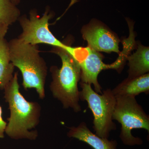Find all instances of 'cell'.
I'll return each mask as SVG.
<instances>
[{
    "mask_svg": "<svg viewBox=\"0 0 149 149\" xmlns=\"http://www.w3.org/2000/svg\"><path fill=\"white\" fill-rule=\"evenodd\" d=\"M2 110V108L0 105V139L4 138V133H5L7 123L3 119Z\"/></svg>",
    "mask_w": 149,
    "mask_h": 149,
    "instance_id": "5bb4252c",
    "label": "cell"
},
{
    "mask_svg": "<svg viewBox=\"0 0 149 149\" xmlns=\"http://www.w3.org/2000/svg\"><path fill=\"white\" fill-rule=\"evenodd\" d=\"M8 26L0 22V39L5 37L8 32Z\"/></svg>",
    "mask_w": 149,
    "mask_h": 149,
    "instance_id": "9a60e30c",
    "label": "cell"
},
{
    "mask_svg": "<svg viewBox=\"0 0 149 149\" xmlns=\"http://www.w3.org/2000/svg\"><path fill=\"white\" fill-rule=\"evenodd\" d=\"M53 16V13H49L47 8L42 17L35 10L30 11L29 18L24 15L20 16L18 20L22 31L18 39L23 42L35 45L45 44L66 48L67 45L56 39L49 29V20Z\"/></svg>",
    "mask_w": 149,
    "mask_h": 149,
    "instance_id": "8992f818",
    "label": "cell"
},
{
    "mask_svg": "<svg viewBox=\"0 0 149 149\" xmlns=\"http://www.w3.org/2000/svg\"><path fill=\"white\" fill-rule=\"evenodd\" d=\"M18 73L4 88V98L8 104L10 116L5 133L15 140H35L38 136L35 128L40 122L41 107L38 102L27 101L19 92Z\"/></svg>",
    "mask_w": 149,
    "mask_h": 149,
    "instance_id": "6da1fadb",
    "label": "cell"
},
{
    "mask_svg": "<svg viewBox=\"0 0 149 149\" xmlns=\"http://www.w3.org/2000/svg\"><path fill=\"white\" fill-rule=\"evenodd\" d=\"M20 17V11L10 0H0V22L9 26Z\"/></svg>",
    "mask_w": 149,
    "mask_h": 149,
    "instance_id": "4fadbf2b",
    "label": "cell"
},
{
    "mask_svg": "<svg viewBox=\"0 0 149 149\" xmlns=\"http://www.w3.org/2000/svg\"><path fill=\"white\" fill-rule=\"evenodd\" d=\"M68 136L85 142L94 149H116V141H109L108 139L99 137L91 132L84 122L77 127L70 128Z\"/></svg>",
    "mask_w": 149,
    "mask_h": 149,
    "instance_id": "9c48e42d",
    "label": "cell"
},
{
    "mask_svg": "<svg viewBox=\"0 0 149 149\" xmlns=\"http://www.w3.org/2000/svg\"><path fill=\"white\" fill-rule=\"evenodd\" d=\"M82 91L80 92V99L88 102V107L94 116V130L100 138L108 139L111 130L116 129L113 122L116 97L112 91L107 89L102 95H99L91 88L90 84L80 83Z\"/></svg>",
    "mask_w": 149,
    "mask_h": 149,
    "instance_id": "277c9868",
    "label": "cell"
},
{
    "mask_svg": "<svg viewBox=\"0 0 149 149\" xmlns=\"http://www.w3.org/2000/svg\"><path fill=\"white\" fill-rule=\"evenodd\" d=\"M68 50L74 56L80 64L82 83L93 84L96 93H101L102 88L98 82L99 73L103 70L118 69L122 64L117 60L110 65L105 64L103 57L100 53L88 47L85 48H72L69 46Z\"/></svg>",
    "mask_w": 149,
    "mask_h": 149,
    "instance_id": "52a82bcc",
    "label": "cell"
},
{
    "mask_svg": "<svg viewBox=\"0 0 149 149\" xmlns=\"http://www.w3.org/2000/svg\"><path fill=\"white\" fill-rule=\"evenodd\" d=\"M129 61L128 78L139 77L148 72L149 49L148 47L139 45L136 52L127 57Z\"/></svg>",
    "mask_w": 149,
    "mask_h": 149,
    "instance_id": "8fae6325",
    "label": "cell"
},
{
    "mask_svg": "<svg viewBox=\"0 0 149 149\" xmlns=\"http://www.w3.org/2000/svg\"><path fill=\"white\" fill-rule=\"evenodd\" d=\"M68 47H54L53 49L61 58L62 66L60 69L56 66L51 68L53 80L50 90L54 97L61 102L64 108H71L78 112L81 110L78 88L81 69L79 62L68 50Z\"/></svg>",
    "mask_w": 149,
    "mask_h": 149,
    "instance_id": "7a4b0ae2",
    "label": "cell"
},
{
    "mask_svg": "<svg viewBox=\"0 0 149 149\" xmlns=\"http://www.w3.org/2000/svg\"><path fill=\"white\" fill-rule=\"evenodd\" d=\"M113 120L121 124L120 137L123 143L128 146L141 145V139L136 138L131 134L133 129L143 128L149 132V118L141 106L138 103L136 97L132 96H118Z\"/></svg>",
    "mask_w": 149,
    "mask_h": 149,
    "instance_id": "5b68a950",
    "label": "cell"
},
{
    "mask_svg": "<svg viewBox=\"0 0 149 149\" xmlns=\"http://www.w3.org/2000/svg\"><path fill=\"white\" fill-rule=\"evenodd\" d=\"M8 45L11 61L22 74L23 87L25 90L35 88L40 98L44 99L48 68L37 45L23 42L18 38L10 40Z\"/></svg>",
    "mask_w": 149,
    "mask_h": 149,
    "instance_id": "3957f363",
    "label": "cell"
},
{
    "mask_svg": "<svg viewBox=\"0 0 149 149\" xmlns=\"http://www.w3.org/2000/svg\"><path fill=\"white\" fill-rule=\"evenodd\" d=\"M112 91L116 97L118 96L136 97L141 93H148L149 73L134 78H128Z\"/></svg>",
    "mask_w": 149,
    "mask_h": 149,
    "instance_id": "30bf717a",
    "label": "cell"
},
{
    "mask_svg": "<svg viewBox=\"0 0 149 149\" xmlns=\"http://www.w3.org/2000/svg\"><path fill=\"white\" fill-rule=\"evenodd\" d=\"M15 66L10 61L8 42L0 39V89L3 90L13 77Z\"/></svg>",
    "mask_w": 149,
    "mask_h": 149,
    "instance_id": "7c38bea8",
    "label": "cell"
},
{
    "mask_svg": "<svg viewBox=\"0 0 149 149\" xmlns=\"http://www.w3.org/2000/svg\"><path fill=\"white\" fill-rule=\"evenodd\" d=\"M15 5H17L20 3V0H10Z\"/></svg>",
    "mask_w": 149,
    "mask_h": 149,
    "instance_id": "2e32d148",
    "label": "cell"
},
{
    "mask_svg": "<svg viewBox=\"0 0 149 149\" xmlns=\"http://www.w3.org/2000/svg\"><path fill=\"white\" fill-rule=\"evenodd\" d=\"M84 40L88 47L97 52L119 53V40L117 36L100 23H93L82 29Z\"/></svg>",
    "mask_w": 149,
    "mask_h": 149,
    "instance_id": "ba28073f",
    "label": "cell"
}]
</instances>
